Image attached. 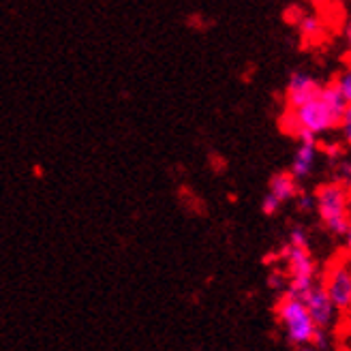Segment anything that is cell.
Here are the masks:
<instances>
[{
    "label": "cell",
    "mask_w": 351,
    "mask_h": 351,
    "mask_svg": "<svg viewBox=\"0 0 351 351\" xmlns=\"http://www.w3.org/2000/svg\"><path fill=\"white\" fill-rule=\"evenodd\" d=\"M347 99L337 90L335 84H324L322 93L298 105V108H285L283 129L293 137H324L337 131L345 112Z\"/></svg>",
    "instance_id": "obj_1"
},
{
    "label": "cell",
    "mask_w": 351,
    "mask_h": 351,
    "mask_svg": "<svg viewBox=\"0 0 351 351\" xmlns=\"http://www.w3.org/2000/svg\"><path fill=\"white\" fill-rule=\"evenodd\" d=\"M274 313H276L278 328L291 347H308L315 343L319 328L313 322L300 293L285 289L283 295L278 298Z\"/></svg>",
    "instance_id": "obj_2"
},
{
    "label": "cell",
    "mask_w": 351,
    "mask_h": 351,
    "mask_svg": "<svg viewBox=\"0 0 351 351\" xmlns=\"http://www.w3.org/2000/svg\"><path fill=\"white\" fill-rule=\"evenodd\" d=\"M315 215L330 236H343L351 219V208L347 199V184L330 180L315 191Z\"/></svg>",
    "instance_id": "obj_3"
},
{
    "label": "cell",
    "mask_w": 351,
    "mask_h": 351,
    "mask_svg": "<svg viewBox=\"0 0 351 351\" xmlns=\"http://www.w3.org/2000/svg\"><path fill=\"white\" fill-rule=\"evenodd\" d=\"M280 259L285 263L287 274V291L302 293L313 283H317V263H315L308 244H293L287 242L280 249Z\"/></svg>",
    "instance_id": "obj_4"
},
{
    "label": "cell",
    "mask_w": 351,
    "mask_h": 351,
    "mask_svg": "<svg viewBox=\"0 0 351 351\" xmlns=\"http://www.w3.org/2000/svg\"><path fill=\"white\" fill-rule=\"evenodd\" d=\"M322 285L343 315L351 313V255L330 263L324 272Z\"/></svg>",
    "instance_id": "obj_5"
},
{
    "label": "cell",
    "mask_w": 351,
    "mask_h": 351,
    "mask_svg": "<svg viewBox=\"0 0 351 351\" xmlns=\"http://www.w3.org/2000/svg\"><path fill=\"white\" fill-rule=\"evenodd\" d=\"M302 300L311 313L313 322L317 324V328L322 330H330L335 332L341 326V311L337 308V304L332 302V298L328 295V291L324 289L322 283H313L306 291L300 293Z\"/></svg>",
    "instance_id": "obj_6"
},
{
    "label": "cell",
    "mask_w": 351,
    "mask_h": 351,
    "mask_svg": "<svg viewBox=\"0 0 351 351\" xmlns=\"http://www.w3.org/2000/svg\"><path fill=\"white\" fill-rule=\"evenodd\" d=\"M322 144L317 137H300V142L295 146V152L289 163V173L298 182L308 180L311 176L317 171V165L322 161Z\"/></svg>",
    "instance_id": "obj_7"
},
{
    "label": "cell",
    "mask_w": 351,
    "mask_h": 351,
    "mask_svg": "<svg viewBox=\"0 0 351 351\" xmlns=\"http://www.w3.org/2000/svg\"><path fill=\"white\" fill-rule=\"evenodd\" d=\"M298 191H300V182H298L289 171L287 173L285 171L274 173L270 178V184H268V193L261 199L263 215H268V217L276 215L287 202L295 199Z\"/></svg>",
    "instance_id": "obj_8"
},
{
    "label": "cell",
    "mask_w": 351,
    "mask_h": 351,
    "mask_svg": "<svg viewBox=\"0 0 351 351\" xmlns=\"http://www.w3.org/2000/svg\"><path fill=\"white\" fill-rule=\"evenodd\" d=\"M324 88V82L306 71L291 73L285 88V108H298L311 99H315Z\"/></svg>",
    "instance_id": "obj_9"
},
{
    "label": "cell",
    "mask_w": 351,
    "mask_h": 351,
    "mask_svg": "<svg viewBox=\"0 0 351 351\" xmlns=\"http://www.w3.org/2000/svg\"><path fill=\"white\" fill-rule=\"evenodd\" d=\"M295 24H298V30H300V34L306 41H317L324 37V32H326L324 20L317 13H302L295 20Z\"/></svg>",
    "instance_id": "obj_10"
},
{
    "label": "cell",
    "mask_w": 351,
    "mask_h": 351,
    "mask_svg": "<svg viewBox=\"0 0 351 351\" xmlns=\"http://www.w3.org/2000/svg\"><path fill=\"white\" fill-rule=\"evenodd\" d=\"M339 133H341V142L347 146V150H351V101H347V105H345V112H343L341 125H339Z\"/></svg>",
    "instance_id": "obj_11"
},
{
    "label": "cell",
    "mask_w": 351,
    "mask_h": 351,
    "mask_svg": "<svg viewBox=\"0 0 351 351\" xmlns=\"http://www.w3.org/2000/svg\"><path fill=\"white\" fill-rule=\"evenodd\" d=\"M332 84H335V88L347 101H351V66L343 69V71L335 77V82H332Z\"/></svg>",
    "instance_id": "obj_12"
},
{
    "label": "cell",
    "mask_w": 351,
    "mask_h": 351,
    "mask_svg": "<svg viewBox=\"0 0 351 351\" xmlns=\"http://www.w3.org/2000/svg\"><path fill=\"white\" fill-rule=\"evenodd\" d=\"M295 206L300 213L308 215V213H315V193H308V191H298L295 195Z\"/></svg>",
    "instance_id": "obj_13"
},
{
    "label": "cell",
    "mask_w": 351,
    "mask_h": 351,
    "mask_svg": "<svg viewBox=\"0 0 351 351\" xmlns=\"http://www.w3.org/2000/svg\"><path fill=\"white\" fill-rule=\"evenodd\" d=\"M287 242L293 244H308V234L304 227H291L289 234H287Z\"/></svg>",
    "instance_id": "obj_14"
},
{
    "label": "cell",
    "mask_w": 351,
    "mask_h": 351,
    "mask_svg": "<svg viewBox=\"0 0 351 351\" xmlns=\"http://www.w3.org/2000/svg\"><path fill=\"white\" fill-rule=\"evenodd\" d=\"M343 45H345V51L351 58V15H347V20L343 24Z\"/></svg>",
    "instance_id": "obj_15"
},
{
    "label": "cell",
    "mask_w": 351,
    "mask_h": 351,
    "mask_svg": "<svg viewBox=\"0 0 351 351\" xmlns=\"http://www.w3.org/2000/svg\"><path fill=\"white\" fill-rule=\"evenodd\" d=\"M343 247H345V253L347 255H351V219H349V223H347V227H345V232H343Z\"/></svg>",
    "instance_id": "obj_16"
},
{
    "label": "cell",
    "mask_w": 351,
    "mask_h": 351,
    "mask_svg": "<svg viewBox=\"0 0 351 351\" xmlns=\"http://www.w3.org/2000/svg\"><path fill=\"white\" fill-rule=\"evenodd\" d=\"M347 199H349V208H351V182H347Z\"/></svg>",
    "instance_id": "obj_17"
},
{
    "label": "cell",
    "mask_w": 351,
    "mask_h": 351,
    "mask_svg": "<svg viewBox=\"0 0 351 351\" xmlns=\"http://www.w3.org/2000/svg\"><path fill=\"white\" fill-rule=\"evenodd\" d=\"M347 161H349V167H351V150H347Z\"/></svg>",
    "instance_id": "obj_18"
},
{
    "label": "cell",
    "mask_w": 351,
    "mask_h": 351,
    "mask_svg": "<svg viewBox=\"0 0 351 351\" xmlns=\"http://www.w3.org/2000/svg\"><path fill=\"white\" fill-rule=\"evenodd\" d=\"M328 3H341V0H328Z\"/></svg>",
    "instance_id": "obj_19"
}]
</instances>
